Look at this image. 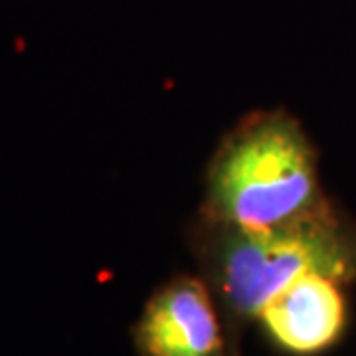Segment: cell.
<instances>
[{
  "mask_svg": "<svg viewBox=\"0 0 356 356\" xmlns=\"http://www.w3.org/2000/svg\"><path fill=\"white\" fill-rule=\"evenodd\" d=\"M257 321L281 353L323 355L341 341L348 323L344 283L321 273L297 277L267 301Z\"/></svg>",
  "mask_w": 356,
  "mask_h": 356,
  "instance_id": "4",
  "label": "cell"
},
{
  "mask_svg": "<svg viewBox=\"0 0 356 356\" xmlns=\"http://www.w3.org/2000/svg\"><path fill=\"white\" fill-rule=\"evenodd\" d=\"M216 295L204 280L178 275L151 295L133 327L140 356H234Z\"/></svg>",
  "mask_w": 356,
  "mask_h": 356,
  "instance_id": "3",
  "label": "cell"
},
{
  "mask_svg": "<svg viewBox=\"0 0 356 356\" xmlns=\"http://www.w3.org/2000/svg\"><path fill=\"white\" fill-rule=\"evenodd\" d=\"M327 204L317 151L283 111L250 115L214 154L202 214L206 224L267 229L289 224Z\"/></svg>",
  "mask_w": 356,
  "mask_h": 356,
  "instance_id": "2",
  "label": "cell"
},
{
  "mask_svg": "<svg viewBox=\"0 0 356 356\" xmlns=\"http://www.w3.org/2000/svg\"><path fill=\"white\" fill-rule=\"evenodd\" d=\"M196 254L204 281L216 295L236 346L240 327L267 301L307 273L344 285L356 281V226L327 202L277 228L238 229L202 224Z\"/></svg>",
  "mask_w": 356,
  "mask_h": 356,
  "instance_id": "1",
  "label": "cell"
}]
</instances>
